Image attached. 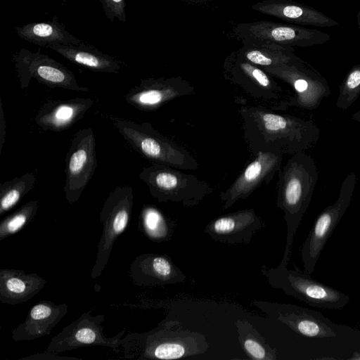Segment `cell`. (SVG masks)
Here are the masks:
<instances>
[{
    "label": "cell",
    "mask_w": 360,
    "mask_h": 360,
    "mask_svg": "<svg viewBox=\"0 0 360 360\" xmlns=\"http://www.w3.org/2000/svg\"><path fill=\"white\" fill-rule=\"evenodd\" d=\"M37 176L27 172L0 184V215L15 207L34 187Z\"/></svg>",
    "instance_id": "obj_29"
},
{
    "label": "cell",
    "mask_w": 360,
    "mask_h": 360,
    "mask_svg": "<svg viewBox=\"0 0 360 360\" xmlns=\"http://www.w3.org/2000/svg\"><path fill=\"white\" fill-rule=\"evenodd\" d=\"M174 322H166L143 333L129 332L121 340L126 359H176L206 351L205 338L191 331L172 330Z\"/></svg>",
    "instance_id": "obj_4"
},
{
    "label": "cell",
    "mask_w": 360,
    "mask_h": 360,
    "mask_svg": "<svg viewBox=\"0 0 360 360\" xmlns=\"http://www.w3.org/2000/svg\"><path fill=\"white\" fill-rule=\"evenodd\" d=\"M39 202L32 200L4 218L0 223V241L20 231L34 220Z\"/></svg>",
    "instance_id": "obj_30"
},
{
    "label": "cell",
    "mask_w": 360,
    "mask_h": 360,
    "mask_svg": "<svg viewBox=\"0 0 360 360\" xmlns=\"http://www.w3.org/2000/svg\"><path fill=\"white\" fill-rule=\"evenodd\" d=\"M105 17L112 22L115 20L125 22L126 2L125 0H99Z\"/></svg>",
    "instance_id": "obj_32"
},
{
    "label": "cell",
    "mask_w": 360,
    "mask_h": 360,
    "mask_svg": "<svg viewBox=\"0 0 360 360\" xmlns=\"http://www.w3.org/2000/svg\"><path fill=\"white\" fill-rule=\"evenodd\" d=\"M231 185L219 194L222 207H231L238 200L248 198L262 185H268L281 167L283 155L258 152Z\"/></svg>",
    "instance_id": "obj_17"
},
{
    "label": "cell",
    "mask_w": 360,
    "mask_h": 360,
    "mask_svg": "<svg viewBox=\"0 0 360 360\" xmlns=\"http://www.w3.org/2000/svg\"><path fill=\"white\" fill-rule=\"evenodd\" d=\"M46 281L36 273L20 269H0V301L15 305L27 302L39 293Z\"/></svg>",
    "instance_id": "obj_23"
},
{
    "label": "cell",
    "mask_w": 360,
    "mask_h": 360,
    "mask_svg": "<svg viewBox=\"0 0 360 360\" xmlns=\"http://www.w3.org/2000/svg\"><path fill=\"white\" fill-rule=\"evenodd\" d=\"M48 48L70 62L94 72L117 74L124 64L116 58L84 42L79 44H58Z\"/></svg>",
    "instance_id": "obj_24"
},
{
    "label": "cell",
    "mask_w": 360,
    "mask_h": 360,
    "mask_svg": "<svg viewBox=\"0 0 360 360\" xmlns=\"http://www.w3.org/2000/svg\"><path fill=\"white\" fill-rule=\"evenodd\" d=\"M57 353L45 352L43 353L32 354L30 356L19 359V360H57V359H78L75 357L61 356L56 355Z\"/></svg>",
    "instance_id": "obj_33"
},
{
    "label": "cell",
    "mask_w": 360,
    "mask_h": 360,
    "mask_svg": "<svg viewBox=\"0 0 360 360\" xmlns=\"http://www.w3.org/2000/svg\"><path fill=\"white\" fill-rule=\"evenodd\" d=\"M6 123H5V120H4V112H3V109H2V107L1 105V136H0V138H1V140H0V148L1 150L2 149V147H3V144L4 143V141H5V128H6Z\"/></svg>",
    "instance_id": "obj_34"
},
{
    "label": "cell",
    "mask_w": 360,
    "mask_h": 360,
    "mask_svg": "<svg viewBox=\"0 0 360 360\" xmlns=\"http://www.w3.org/2000/svg\"><path fill=\"white\" fill-rule=\"evenodd\" d=\"M222 75L226 82L260 105L274 109L283 100V90L274 77L261 67L238 57L236 50L225 58Z\"/></svg>",
    "instance_id": "obj_10"
},
{
    "label": "cell",
    "mask_w": 360,
    "mask_h": 360,
    "mask_svg": "<svg viewBox=\"0 0 360 360\" xmlns=\"http://www.w3.org/2000/svg\"><path fill=\"white\" fill-rule=\"evenodd\" d=\"M319 179L314 159L305 151L290 156L278 171L277 207L287 225L286 243L280 265L287 266L295 234L312 198Z\"/></svg>",
    "instance_id": "obj_3"
},
{
    "label": "cell",
    "mask_w": 360,
    "mask_h": 360,
    "mask_svg": "<svg viewBox=\"0 0 360 360\" xmlns=\"http://www.w3.org/2000/svg\"><path fill=\"white\" fill-rule=\"evenodd\" d=\"M97 167L96 138L91 128L74 135L65 157V198L70 204L80 198Z\"/></svg>",
    "instance_id": "obj_13"
},
{
    "label": "cell",
    "mask_w": 360,
    "mask_h": 360,
    "mask_svg": "<svg viewBox=\"0 0 360 360\" xmlns=\"http://www.w3.org/2000/svg\"><path fill=\"white\" fill-rule=\"evenodd\" d=\"M356 21H357L358 28L360 32V10L358 11V13L356 14Z\"/></svg>",
    "instance_id": "obj_37"
},
{
    "label": "cell",
    "mask_w": 360,
    "mask_h": 360,
    "mask_svg": "<svg viewBox=\"0 0 360 360\" xmlns=\"http://www.w3.org/2000/svg\"><path fill=\"white\" fill-rule=\"evenodd\" d=\"M139 178L158 202L179 203L185 207L198 205L214 191L207 181L193 174L158 163L143 168Z\"/></svg>",
    "instance_id": "obj_6"
},
{
    "label": "cell",
    "mask_w": 360,
    "mask_h": 360,
    "mask_svg": "<svg viewBox=\"0 0 360 360\" xmlns=\"http://www.w3.org/2000/svg\"><path fill=\"white\" fill-rule=\"evenodd\" d=\"M94 103L91 98L79 97L49 101L41 106L34 121L44 131H64L82 120Z\"/></svg>",
    "instance_id": "obj_20"
},
{
    "label": "cell",
    "mask_w": 360,
    "mask_h": 360,
    "mask_svg": "<svg viewBox=\"0 0 360 360\" xmlns=\"http://www.w3.org/2000/svg\"><path fill=\"white\" fill-rule=\"evenodd\" d=\"M352 118L354 121L360 122V109L359 110H357L356 112L352 114Z\"/></svg>",
    "instance_id": "obj_36"
},
{
    "label": "cell",
    "mask_w": 360,
    "mask_h": 360,
    "mask_svg": "<svg viewBox=\"0 0 360 360\" xmlns=\"http://www.w3.org/2000/svg\"><path fill=\"white\" fill-rule=\"evenodd\" d=\"M172 222L156 207L143 206L139 215V229L150 240L160 243L167 241L172 235Z\"/></svg>",
    "instance_id": "obj_28"
},
{
    "label": "cell",
    "mask_w": 360,
    "mask_h": 360,
    "mask_svg": "<svg viewBox=\"0 0 360 360\" xmlns=\"http://www.w3.org/2000/svg\"><path fill=\"white\" fill-rule=\"evenodd\" d=\"M238 40L269 41L283 46L309 47L330 39L328 33L290 23L260 20L239 22L233 28Z\"/></svg>",
    "instance_id": "obj_14"
},
{
    "label": "cell",
    "mask_w": 360,
    "mask_h": 360,
    "mask_svg": "<svg viewBox=\"0 0 360 360\" xmlns=\"http://www.w3.org/2000/svg\"><path fill=\"white\" fill-rule=\"evenodd\" d=\"M104 320L105 315L93 316L91 310H88L54 336L45 352L58 354L89 346L105 347L117 352L126 328L112 337H107L102 326Z\"/></svg>",
    "instance_id": "obj_15"
},
{
    "label": "cell",
    "mask_w": 360,
    "mask_h": 360,
    "mask_svg": "<svg viewBox=\"0 0 360 360\" xmlns=\"http://www.w3.org/2000/svg\"><path fill=\"white\" fill-rule=\"evenodd\" d=\"M15 30L22 40L46 48L58 44H79L83 42L68 32L56 16L51 21L30 22L17 26Z\"/></svg>",
    "instance_id": "obj_25"
},
{
    "label": "cell",
    "mask_w": 360,
    "mask_h": 360,
    "mask_svg": "<svg viewBox=\"0 0 360 360\" xmlns=\"http://www.w3.org/2000/svg\"><path fill=\"white\" fill-rule=\"evenodd\" d=\"M241 42L243 46L236 50L238 57L262 68L287 63L295 56L293 47L269 41L244 39Z\"/></svg>",
    "instance_id": "obj_26"
},
{
    "label": "cell",
    "mask_w": 360,
    "mask_h": 360,
    "mask_svg": "<svg viewBox=\"0 0 360 360\" xmlns=\"http://www.w3.org/2000/svg\"><path fill=\"white\" fill-rule=\"evenodd\" d=\"M269 75L287 83L292 89V95L283 99L274 110L294 107L314 110L330 94L326 79L311 64L296 55L287 63L262 68Z\"/></svg>",
    "instance_id": "obj_7"
},
{
    "label": "cell",
    "mask_w": 360,
    "mask_h": 360,
    "mask_svg": "<svg viewBox=\"0 0 360 360\" xmlns=\"http://www.w3.org/2000/svg\"><path fill=\"white\" fill-rule=\"evenodd\" d=\"M252 304L298 338L304 359L348 360L360 354V330L354 328L292 304L254 301Z\"/></svg>",
    "instance_id": "obj_1"
},
{
    "label": "cell",
    "mask_w": 360,
    "mask_h": 360,
    "mask_svg": "<svg viewBox=\"0 0 360 360\" xmlns=\"http://www.w3.org/2000/svg\"><path fill=\"white\" fill-rule=\"evenodd\" d=\"M195 94V87L181 77L148 78L131 88L124 100L140 110L154 111L174 99Z\"/></svg>",
    "instance_id": "obj_16"
},
{
    "label": "cell",
    "mask_w": 360,
    "mask_h": 360,
    "mask_svg": "<svg viewBox=\"0 0 360 360\" xmlns=\"http://www.w3.org/2000/svg\"><path fill=\"white\" fill-rule=\"evenodd\" d=\"M264 226L262 219L253 209H247L219 217L205 228V233L215 241L228 244L249 243Z\"/></svg>",
    "instance_id": "obj_18"
},
{
    "label": "cell",
    "mask_w": 360,
    "mask_h": 360,
    "mask_svg": "<svg viewBox=\"0 0 360 360\" xmlns=\"http://www.w3.org/2000/svg\"><path fill=\"white\" fill-rule=\"evenodd\" d=\"M129 276L139 286L152 287L183 282L184 274L165 255L144 253L131 263Z\"/></svg>",
    "instance_id": "obj_19"
},
{
    "label": "cell",
    "mask_w": 360,
    "mask_h": 360,
    "mask_svg": "<svg viewBox=\"0 0 360 360\" xmlns=\"http://www.w3.org/2000/svg\"><path fill=\"white\" fill-rule=\"evenodd\" d=\"M360 95V65H354L347 72L339 87L337 107L346 110Z\"/></svg>",
    "instance_id": "obj_31"
},
{
    "label": "cell",
    "mask_w": 360,
    "mask_h": 360,
    "mask_svg": "<svg viewBox=\"0 0 360 360\" xmlns=\"http://www.w3.org/2000/svg\"><path fill=\"white\" fill-rule=\"evenodd\" d=\"M186 1L187 3L194 4H205L207 3L210 2L212 0H181Z\"/></svg>",
    "instance_id": "obj_35"
},
{
    "label": "cell",
    "mask_w": 360,
    "mask_h": 360,
    "mask_svg": "<svg viewBox=\"0 0 360 360\" xmlns=\"http://www.w3.org/2000/svg\"><path fill=\"white\" fill-rule=\"evenodd\" d=\"M262 272L272 287L313 307L338 310L349 302L347 294L313 279L305 271L279 264L275 268L263 265Z\"/></svg>",
    "instance_id": "obj_8"
},
{
    "label": "cell",
    "mask_w": 360,
    "mask_h": 360,
    "mask_svg": "<svg viewBox=\"0 0 360 360\" xmlns=\"http://www.w3.org/2000/svg\"><path fill=\"white\" fill-rule=\"evenodd\" d=\"M239 114L244 140L254 155H292L312 148L320 136V129L312 120L276 113L262 105H242Z\"/></svg>",
    "instance_id": "obj_2"
},
{
    "label": "cell",
    "mask_w": 360,
    "mask_h": 360,
    "mask_svg": "<svg viewBox=\"0 0 360 360\" xmlns=\"http://www.w3.org/2000/svg\"><path fill=\"white\" fill-rule=\"evenodd\" d=\"M252 8L290 24L321 27L339 26L338 22L314 7L292 0H263L253 4Z\"/></svg>",
    "instance_id": "obj_21"
},
{
    "label": "cell",
    "mask_w": 360,
    "mask_h": 360,
    "mask_svg": "<svg viewBox=\"0 0 360 360\" xmlns=\"http://www.w3.org/2000/svg\"><path fill=\"white\" fill-rule=\"evenodd\" d=\"M356 181V173L349 172L342 182L336 201L326 207L315 220L301 248L306 273H313L326 242L350 205Z\"/></svg>",
    "instance_id": "obj_11"
},
{
    "label": "cell",
    "mask_w": 360,
    "mask_h": 360,
    "mask_svg": "<svg viewBox=\"0 0 360 360\" xmlns=\"http://www.w3.org/2000/svg\"><path fill=\"white\" fill-rule=\"evenodd\" d=\"M115 127L129 145L153 161L181 170H195L199 164L184 147L155 129L149 122L113 117Z\"/></svg>",
    "instance_id": "obj_5"
},
{
    "label": "cell",
    "mask_w": 360,
    "mask_h": 360,
    "mask_svg": "<svg viewBox=\"0 0 360 360\" xmlns=\"http://www.w3.org/2000/svg\"><path fill=\"white\" fill-rule=\"evenodd\" d=\"M68 311L65 303L40 301L30 309L25 320L12 330L11 338L15 341H27L50 335Z\"/></svg>",
    "instance_id": "obj_22"
},
{
    "label": "cell",
    "mask_w": 360,
    "mask_h": 360,
    "mask_svg": "<svg viewBox=\"0 0 360 360\" xmlns=\"http://www.w3.org/2000/svg\"><path fill=\"white\" fill-rule=\"evenodd\" d=\"M240 343L250 359L276 360L277 350L271 348L264 338L246 320H238L236 323Z\"/></svg>",
    "instance_id": "obj_27"
},
{
    "label": "cell",
    "mask_w": 360,
    "mask_h": 360,
    "mask_svg": "<svg viewBox=\"0 0 360 360\" xmlns=\"http://www.w3.org/2000/svg\"><path fill=\"white\" fill-rule=\"evenodd\" d=\"M133 203V189L129 185L115 187L105 198L99 214L103 228L91 271L92 278L101 276L108 264L115 242L130 222Z\"/></svg>",
    "instance_id": "obj_9"
},
{
    "label": "cell",
    "mask_w": 360,
    "mask_h": 360,
    "mask_svg": "<svg viewBox=\"0 0 360 360\" xmlns=\"http://www.w3.org/2000/svg\"><path fill=\"white\" fill-rule=\"evenodd\" d=\"M22 89L28 87L32 78L51 88L81 92L89 89L78 84L75 75L64 65L40 51L21 49L13 56Z\"/></svg>",
    "instance_id": "obj_12"
},
{
    "label": "cell",
    "mask_w": 360,
    "mask_h": 360,
    "mask_svg": "<svg viewBox=\"0 0 360 360\" xmlns=\"http://www.w3.org/2000/svg\"><path fill=\"white\" fill-rule=\"evenodd\" d=\"M63 2H65V1H66V0H63Z\"/></svg>",
    "instance_id": "obj_38"
}]
</instances>
